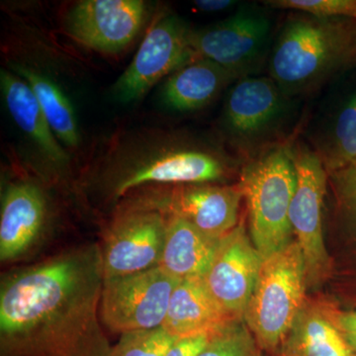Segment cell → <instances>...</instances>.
Returning <instances> with one entry per match:
<instances>
[{"mask_svg": "<svg viewBox=\"0 0 356 356\" xmlns=\"http://www.w3.org/2000/svg\"><path fill=\"white\" fill-rule=\"evenodd\" d=\"M98 243L6 276L0 287V356H111L100 302Z\"/></svg>", "mask_w": 356, "mask_h": 356, "instance_id": "1", "label": "cell"}, {"mask_svg": "<svg viewBox=\"0 0 356 356\" xmlns=\"http://www.w3.org/2000/svg\"><path fill=\"white\" fill-rule=\"evenodd\" d=\"M356 67V19L292 13L274 40L269 77L287 97L313 92Z\"/></svg>", "mask_w": 356, "mask_h": 356, "instance_id": "2", "label": "cell"}, {"mask_svg": "<svg viewBox=\"0 0 356 356\" xmlns=\"http://www.w3.org/2000/svg\"><path fill=\"white\" fill-rule=\"evenodd\" d=\"M306 271L298 243H288L262 261L245 320L259 350H282L305 306Z\"/></svg>", "mask_w": 356, "mask_h": 356, "instance_id": "3", "label": "cell"}, {"mask_svg": "<svg viewBox=\"0 0 356 356\" xmlns=\"http://www.w3.org/2000/svg\"><path fill=\"white\" fill-rule=\"evenodd\" d=\"M296 180L290 147L266 149L243 168L238 185L247 199L252 242L264 259L289 243Z\"/></svg>", "mask_w": 356, "mask_h": 356, "instance_id": "4", "label": "cell"}, {"mask_svg": "<svg viewBox=\"0 0 356 356\" xmlns=\"http://www.w3.org/2000/svg\"><path fill=\"white\" fill-rule=\"evenodd\" d=\"M216 154L194 147H149L127 152L112 159L96 185L112 200L151 185L210 184L226 175Z\"/></svg>", "mask_w": 356, "mask_h": 356, "instance_id": "5", "label": "cell"}, {"mask_svg": "<svg viewBox=\"0 0 356 356\" xmlns=\"http://www.w3.org/2000/svg\"><path fill=\"white\" fill-rule=\"evenodd\" d=\"M243 197L240 185L194 184L145 186L123 200L185 220L206 236L221 240L238 226Z\"/></svg>", "mask_w": 356, "mask_h": 356, "instance_id": "6", "label": "cell"}, {"mask_svg": "<svg viewBox=\"0 0 356 356\" xmlns=\"http://www.w3.org/2000/svg\"><path fill=\"white\" fill-rule=\"evenodd\" d=\"M273 19L259 6H242L217 24L192 30L191 44L196 60L216 63L238 79L252 76L269 58Z\"/></svg>", "mask_w": 356, "mask_h": 356, "instance_id": "7", "label": "cell"}, {"mask_svg": "<svg viewBox=\"0 0 356 356\" xmlns=\"http://www.w3.org/2000/svg\"><path fill=\"white\" fill-rule=\"evenodd\" d=\"M180 281L159 266L105 280L100 302L103 325L121 334L161 327Z\"/></svg>", "mask_w": 356, "mask_h": 356, "instance_id": "8", "label": "cell"}, {"mask_svg": "<svg viewBox=\"0 0 356 356\" xmlns=\"http://www.w3.org/2000/svg\"><path fill=\"white\" fill-rule=\"evenodd\" d=\"M296 170V189L289 219L305 262L307 282H320L331 271V259L323 236V205L329 175L313 149L303 145L290 147Z\"/></svg>", "mask_w": 356, "mask_h": 356, "instance_id": "9", "label": "cell"}, {"mask_svg": "<svg viewBox=\"0 0 356 356\" xmlns=\"http://www.w3.org/2000/svg\"><path fill=\"white\" fill-rule=\"evenodd\" d=\"M168 224L159 211L123 200L98 243L104 280L158 266Z\"/></svg>", "mask_w": 356, "mask_h": 356, "instance_id": "10", "label": "cell"}, {"mask_svg": "<svg viewBox=\"0 0 356 356\" xmlns=\"http://www.w3.org/2000/svg\"><path fill=\"white\" fill-rule=\"evenodd\" d=\"M192 29L175 15L161 18L149 29L127 70L115 83L117 102L140 99L163 77L196 60L191 48Z\"/></svg>", "mask_w": 356, "mask_h": 356, "instance_id": "11", "label": "cell"}, {"mask_svg": "<svg viewBox=\"0 0 356 356\" xmlns=\"http://www.w3.org/2000/svg\"><path fill=\"white\" fill-rule=\"evenodd\" d=\"M289 99L269 76L238 79L229 90L222 113L229 139L242 149L259 144L280 127Z\"/></svg>", "mask_w": 356, "mask_h": 356, "instance_id": "12", "label": "cell"}, {"mask_svg": "<svg viewBox=\"0 0 356 356\" xmlns=\"http://www.w3.org/2000/svg\"><path fill=\"white\" fill-rule=\"evenodd\" d=\"M147 15L140 0H83L65 17V29L89 49L116 54L137 37Z\"/></svg>", "mask_w": 356, "mask_h": 356, "instance_id": "13", "label": "cell"}, {"mask_svg": "<svg viewBox=\"0 0 356 356\" xmlns=\"http://www.w3.org/2000/svg\"><path fill=\"white\" fill-rule=\"evenodd\" d=\"M262 261L242 221L220 241L203 280L213 298L234 320L245 316Z\"/></svg>", "mask_w": 356, "mask_h": 356, "instance_id": "14", "label": "cell"}, {"mask_svg": "<svg viewBox=\"0 0 356 356\" xmlns=\"http://www.w3.org/2000/svg\"><path fill=\"white\" fill-rule=\"evenodd\" d=\"M49 220V203L41 187L27 180L9 184L1 200V262L20 261L38 247Z\"/></svg>", "mask_w": 356, "mask_h": 356, "instance_id": "15", "label": "cell"}, {"mask_svg": "<svg viewBox=\"0 0 356 356\" xmlns=\"http://www.w3.org/2000/svg\"><path fill=\"white\" fill-rule=\"evenodd\" d=\"M234 320L213 298L202 277L188 278L178 283L170 298L161 327L177 339L212 334Z\"/></svg>", "mask_w": 356, "mask_h": 356, "instance_id": "16", "label": "cell"}, {"mask_svg": "<svg viewBox=\"0 0 356 356\" xmlns=\"http://www.w3.org/2000/svg\"><path fill=\"white\" fill-rule=\"evenodd\" d=\"M0 84L7 109L18 127L54 165H67L69 156L58 144L31 88L21 77L4 70L0 72Z\"/></svg>", "mask_w": 356, "mask_h": 356, "instance_id": "17", "label": "cell"}, {"mask_svg": "<svg viewBox=\"0 0 356 356\" xmlns=\"http://www.w3.org/2000/svg\"><path fill=\"white\" fill-rule=\"evenodd\" d=\"M339 311L304 306L288 334L281 356H356L337 325Z\"/></svg>", "mask_w": 356, "mask_h": 356, "instance_id": "18", "label": "cell"}, {"mask_svg": "<svg viewBox=\"0 0 356 356\" xmlns=\"http://www.w3.org/2000/svg\"><path fill=\"white\" fill-rule=\"evenodd\" d=\"M238 77L216 63L198 58L173 72L161 91V99L175 111H194L215 99Z\"/></svg>", "mask_w": 356, "mask_h": 356, "instance_id": "19", "label": "cell"}, {"mask_svg": "<svg viewBox=\"0 0 356 356\" xmlns=\"http://www.w3.org/2000/svg\"><path fill=\"white\" fill-rule=\"evenodd\" d=\"M220 241L206 236L179 218H168L159 266L179 280L204 277L214 259Z\"/></svg>", "mask_w": 356, "mask_h": 356, "instance_id": "20", "label": "cell"}, {"mask_svg": "<svg viewBox=\"0 0 356 356\" xmlns=\"http://www.w3.org/2000/svg\"><path fill=\"white\" fill-rule=\"evenodd\" d=\"M316 146L327 175L356 163V86L332 111Z\"/></svg>", "mask_w": 356, "mask_h": 356, "instance_id": "21", "label": "cell"}, {"mask_svg": "<svg viewBox=\"0 0 356 356\" xmlns=\"http://www.w3.org/2000/svg\"><path fill=\"white\" fill-rule=\"evenodd\" d=\"M10 69L31 88L57 139L65 146L76 147L79 132L69 98L57 84L41 72L15 63H11Z\"/></svg>", "mask_w": 356, "mask_h": 356, "instance_id": "22", "label": "cell"}, {"mask_svg": "<svg viewBox=\"0 0 356 356\" xmlns=\"http://www.w3.org/2000/svg\"><path fill=\"white\" fill-rule=\"evenodd\" d=\"M259 346L238 322L210 334L197 356H259Z\"/></svg>", "mask_w": 356, "mask_h": 356, "instance_id": "23", "label": "cell"}, {"mask_svg": "<svg viewBox=\"0 0 356 356\" xmlns=\"http://www.w3.org/2000/svg\"><path fill=\"white\" fill-rule=\"evenodd\" d=\"M177 339L163 327L128 332L121 334L111 356H165Z\"/></svg>", "mask_w": 356, "mask_h": 356, "instance_id": "24", "label": "cell"}, {"mask_svg": "<svg viewBox=\"0 0 356 356\" xmlns=\"http://www.w3.org/2000/svg\"><path fill=\"white\" fill-rule=\"evenodd\" d=\"M273 9H286L317 17H343L356 19V0H269Z\"/></svg>", "mask_w": 356, "mask_h": 356, "instance_id": "25", "label": "cell"}, {"mask_svg": "<svg viewBox=\"0 0 356 356\" xmlns=\"http://www.w3.org/2000/svg\"><path fill=\"white\" fill-rule=\"evenodd\" d=\"M329 175L341 215L356 229V163Z\"/></svg>", "mask_w": 356, "mask_h": 356, "instance_id": "26", "label": "cell"}, {"mask_svg": "<svg viewBox=\"0 0 356 356\" xmlns=\"http://www.w3.org/2000/svg\"><path fill=\"white\" fill-rule=\"evenodd\" d=\"M210 334L178 339L165 356H197L207 343Z\"/></svg>", "mask_w": 356, "mask_h": 356, "instance_id": "27", "label": "cell"}, {"mask_svg": "<svg viewBox=\"0 0 356 356\" xmlns=\"http://www.w3.org/2000/svg\"><path fill=\"white\" fill-rule=\"evenodd\" d=\"M193 3L203 13H220L235 6L236 2L233 0H196Z\"/></svg>", "mask_w": 356, "mask_h": 356, "instance_id": "28", "label": "cell"}, {"mask_svg": "<svg viewBox=\"0 0 356 356\" xmlns=\"http://www.w3.org/2000/svg\"><path fill=\"white\" fill-rule=\"evenodd\" d=\"M337 325L343 334H356V311L339 312Z\"/></svg>", "mask_w": 356, "mask_h": 356, "instance_id": "29", "label": "cell"}, {"mask_svg": "<svg viewBox=\"0 0 356 356\" xmlns=\"http://www.w3.org/2000/svg\"><path fill=\"white\" fill-rule=\"evenodd\" d=\"M346 339H348V343L350 344L351 348L356 353V334H343Z\"/></svg>", "mask_w": 356, "mask_h": 356, "instance_id": "30", "label": "cell"}]
</instances>
